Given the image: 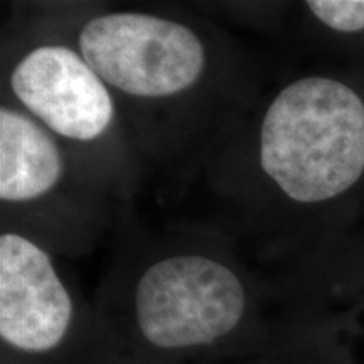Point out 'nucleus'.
<instances>
[{
    "label": "nucleus",
    "instance_id": "obj_6",
    "mask_svg": "<svg viewBox=\"0 0 364 364\" xmlns=\"http://www.w3.org/2000/svg\"><path fill=\"white\" fill-rule=\"evenodd\" d=\"M65 174V157L51 132L36 118L0 108V199L29 203L49 194Z\"/></svg>",
    "mask_w": 364,
    "mask_h": 364
},
{
    "label": "nucleus",
    "instance_id": "obj_1",
    "mask_svg": "<svg viewBox=\"0 0 364 364\" xmlns=\"http://www.w3.org/2000/svg\"><path fill=\"white\" fill-rule=\"evenodd\" d=\"M258 157L265 176L292 201L338 198L364 172V102L326 76L287 85L263 115Z\"/></svg>",
    "mask_w": 364,
    "mask_h": 364
},
{
    "label": "nucleus",
    "instance_id": "obj_4",
    "mask_svg": "<svg viewBox=\"0 0 364 364\" xmlns=\"http://www.w3.org/2000/svg\"><path fill=\"white\" fill-rule=\"evenodd\" d=\"M76 306L48 253L17 233L0 236V339L9 351L44 358L65 346Z\"/></svg>",
    "mask_w": 364,
    "mask_h": 364
},
{
    "label": "nucleus",
    "instance_id": "obj_7",
    "mask_svg": "<svg viewBox=\"0 0 364 364\" xmlns=\"http://www.w3.org/2000/svg\"><path fill=\"white\" fill-rule=\"evenodd\" d=\"M306 6L332 31L359 33L364 29V0H309Z\"/></svg>",
    "mask_w": 364,
    "mask_h": 364
},
{
    "label": "nucleus",
    "instance_id": "obj_5",
    "mask_svg": "<svg viewBox=\"0 0 364 364\" xmlns=\"http://www.w3.org/2000/svg\"><path fill=\"white\" fill-rule=\"evenodd\" d=\"M9 81L31 117L63 139L93 142L113 124L115 105L108 86L68 46L46 44L29 51Z\"/></svg>",
    "mask_w": 364,
    "mask_h": 364
},
{
    "label": "nucleus",
    "instance_id": "obj_3",
    "mask_svg": "<svg viewBox=\"0 0 364 364\" xmlns=\"http://www.w3.org/2000/svg\"><path fill=\"white\" fill-rule=\"evenodd\" d=\"M78 51L120 93L161 100L201 80L206 48L182 22L144 12H108L81 27Z\"/></svg>",
    "mask_w": 364,
    "mask_h": 364
},
{
    "label": "nucleus",
    "instance_id": "obj_2",
    "mask_svg": "<svg viewBox=\"0 0 364 364\" xmlns=\"http://www.w3.org/2000/svg\"><path fill=\"white\" fill-rule=\"evenodd\" d=\"M248 314L250 294L238 273L196 253L171 255L152 263L136 280L132 297L136 338L164 354L225 343Z\"/></svg>",
    "mask_w": 364,
    "mask_h": 364
}]
</instances>
